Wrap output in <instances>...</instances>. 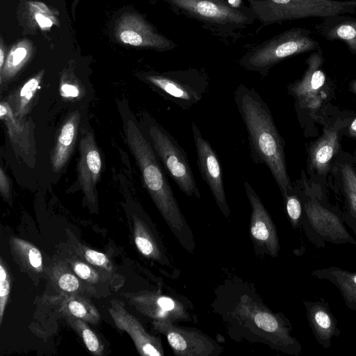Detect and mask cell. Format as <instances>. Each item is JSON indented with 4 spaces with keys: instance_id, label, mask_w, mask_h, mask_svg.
<instances>
[{
    "instance_id": "836d02e7",
    "label": "cell",
    "mask_w": 356,
    "mask_h": 356,
    "mask_svg": "<svg viewBox=\"0 0 356 356\" xmlns=\"http://www.w3.org/2000/svg\"><path fill=\"white\" fill-rule=\"evenodd\" d=\"M59 287L65 291L73 292L76 291L80 286L79 280L70 273H64L60 275L57 280Z\"/></svg>"
},
{
    "instance_id": "9a60e30c",
    "label": "cell",
    "mask_w": 356,
    "mask_h": 356,
    "mask_svg": "<svg viewBox=\"0 0 356 356\" xmlns=\"http://www.w3.org/2000/svg\"><path fill=\"white\" fill-rule=\"evenodd\" d=\"M108 312L116 327L131 337L138 353L143 356H163L164 350L159 337L146 332L140 322L124 307L120 300H112Z\"/></svg>"
},
{
    "instance_id": "7a4b0ae2",
    "label": "cell",
    "mask_w": 356,
    "mask_h": 356,
    "mask_svg": "<svg viewBox=\"0 0 356 356\" xmlns=\"http://www.w3.org/2000/svg\"><path fill=\"white\" fill-rule=\"evenodd\" d=\"M124 133L140 170L144 187L179 243L188 252H193L195 243L193 232L182 214L151 143L131 120L127 121Z\"/></svg>"
},
{
    "instance_id": "d6986e66",
    "label": "cell",
    "mask_w": 356,
    "mask_h": 356,
    "mask_svg": "<svg viewBox=\"0 0 356 356\" xmlns=\"http://www.w3.org/2000/svg\"><path fill=\"white\" fill-rule=\"evenodd\" d=\"M80 118L79 111L72 113L60 129L50 159L52 170L55 172L63 169L71 156L78 134Z\"/></svg>"
},
{
    "instance_id": "d590c367",
    "label": "cell",
    "mask_w": 356,
    "mask_h": 356,
    "mask_svg": "<svg viewBox=\"0 0 356 356\" xmlns=\"http://www.w3.org/2000/svg\"><path fill=\"white\" fill-rule=\"evenodd\" d=\"M10 180L3 169L0 168V191L3 197L8 200L10 197Z\"/></svg>"
},
{
    "instance_id": "8fae6325",
    "label": "cell",
    "mask_w": 356,
    "mask_h": 356,
    "mask_svg": "<svg viewBox=\"0 0 356 356\" xmlns=\"http://www.w3.org/2000/svg\"><path fill=\"white\" fill-rule=\"evenodd\" d=\"M191 130L196 149L197 165L201 177L209 186L220 211L224 216L228 217L230 209L226 197L219 159L195 122H191Z\"/></svg>"
},
{
    "instance_id": "8d00e7d4",
    "label": "cell",
    "mask_w": 356,
    "mask_h": 356,
    "mask_svg": "<svg viewBox=\"0 0 356 356\" xmlns=\"http://www.w3.org/2000/svg\"><path fill=\"white\" fill-rule=\"evenodd\" d=\"M62 95L64 97H76L79 95L77 87L70 83H63L60 87Z\"/></svg>"
},
{
    "instance_id": "ffe728a7",
    "label": "cell",
    "mask_w": 356,
    "mask_h": 356,
    "mask_svg": "<svg viewBox=\"0 0 356 356\" xmlns=\"http://www.w3.org/2000/svg\"><path fill=\"white\" fill-rule=\"evenodd\" d=\"M134 238L139 252L146 257L163 265H170L164 247L157 234L142 218L133 216Z\"/></svg>"
},
{
    "instance_id": "44dd1931",
    "label": "cell",
    "mask_w": 356,
    "mask_h": 356,
    "mask_svg": "<svg viewBox=\"0 0 356 356\" xmlns=\"http://www.w3.org/2000/svg\"><path fill=\"white\" fill-rule=\"evenodd\" d=\"M311 275L317 279L329 280L335 285L346 307L356 315V272L330 266L314 270Z\"/></svg>"
},
{
    "instance_id": "e575fe53",
    "label": "cell",
    "mask_w": 356,
    "mask_h": 356,
    "mask_svg": "<svg viewBox=\"0 0 356 356\" xmlns=\"http://www.w3.org/2000/svg\"><path fill=\"white\" fill-rule=\"evenodd\" d=\"M73 270L80 278L84 280L94 281L96 278L92 270L83 262H74L73 264Z\"/></svg>"
},
{
    "instance_id": "3957f363",
    "label": "cell",
    "mask_w": 356,
    "mask_h": 356,
    "mask_svg": "<svg viewBox=\"0 0 356 356\" xmlns=\"http://www.w3.org/2000/svg\"><path fill=\"white\" fill-rule=\"evenodd\" d=\"M232 315L245 326L259 332L274 349L295 356L302 353L301 344L291 335V324L282 313H273L252 297L243 296Z\"/></svg>"
},
{
    "instance_id": "f546056e",
    "label": "cell",
    "mask_w": 356,
    "mask_h": 356,
    "mask_svg": "<svg viewBox=\"0 0 356 356\" xmlns=\"http://www.w3.org/2000/svg\"><path fill=\"white\" fill-rule=\"evenodd\" d=\"M292 190L282 197L288 219L292 227L298 229L301 226L303 205L298 196L292 193Z\"/></svg>"
},
{
    "instance_id": "7c38bea8",
    "label": "cell",
    "mask_w": 356,
    "mask_h": 356,
    "mask_svg": "<svg viewBox=\"0 0 356 356\" xmlns=\"http://www.w3.org/2000/svg\"><path fill=\"white\" fill-rule=\"evenodd\" d=\"M243 186L252 209L250 232L253 244L259 251L276 257L280 249L276 227L250 183L245 180Z\"/></svg>"
},
{
    "instance_id": "83f0119b",
    "label": "cell",
    "mask_w": 356,
    "mask_h": 356,
    "mask_svg": "<svg viewBox=\"0 0 356 356\" xmlns=\"http://www.w3.org/2000/svg\"><path fill=\"white\" fill-rule=\"evenodd\" d=\"M13 249L24 265L40 272L42 270V257L40 251L33 245L19 238H13Z\"/></svg>"
},
{
    "instance_id": "cb8c5ba5",
    "label": "cell",
    "mask_w": 356,
    "mask_h": 356,
    "mask_svg": "<svg viewBox=\"0 0 356 356\" xmlns=\"http://www.w3.org/2000/svg\"><path fill=\"white\" fill-rule=\"evenodd\" d=\"M341 172L348 210L345 221L356 234V172L350 165L343 164Z\"/></svg>"
},
{
    "instance_id": "5b68a950",
    "label": "cell",
    "mask_w": 356,
    "mask_h": 356,
    "mask_svg": "<svg viewBox=\"0 0 356 356\" xmlns=\"http://www.w3.org/2000/svg\"><path fill=\"white\" fill-rule=\"evenodd\" d=\"M256 15L267 23L311 17L355 13L356 0H248Z\"/></svg>"
},
{
    "instance_id": "d4e9b609",
    "label": "cell",
    "mask_w": 356,
    "mask_h": 356,
    "mask_svg": "<svg viewBox=\"0 0 356 356\" xmlns=\"http://www.w3.org/2000/svg\"><path fill=\"white\" fill-rule=\"evenodd\" d=\"M31 47L26 40L15 45L6 59L4 65L0 70L1 84L13 78L27 62L31 55Z\"/></svg>"
},
{
    "instance_id": "ba28073f",
    "label": "cell",
    "mask_w": 356,
    "mask_h": 356,
    "mask_svg": "<svg viewBox=\"0 0 356 356\" xmlns=\"http://www.w3.org/2000/svg\"><path fill=\"white\" fill-rule=\"evenodd\" d=\"M340 214L325 207L315 199L305 200L301 226L308 240L315 246L325 247V242L340 245H356Z\"/></svg>"
},
{
    "instance_id": "8992f818",
    "label": "cell",
    "mask_w": 356,
    "mask_h": 356,
    "mask_svg": "<svg viewBox=\"0 0 356 356\" xmlns=\"http://www.w3.org/2000/svg\"><path fill=\"white\" fill-rule=\"evenodd\" d=\"M147 133L153 149L167 174L185 195L200 198L201 194L185 150L156 122L149 124Z\"/></svg>"
},
{
    "instance_id": "2e32d148",
    "label": "cell",
    "mask_w": 356,
    "mask_h": 356,
    "mask_svg": "<svg viewBox=\"0 0 356 356\" xmlns=\"http://www.w3.org/2000/svg\"><path fill=\"white\" fill-rule=\"evenodd\" d=\"M80 157L77 163V177L79 186L88 202L96 205V186L102 171V159L95 136L86 132L79 142Z\"/></svg>"
},
{
    "instance_id": "9c48e42d",
    "label": "cell",
    "mask_w": 356,
    "mask_h": 356,
    "mask_svg": "<svg viewBox=\"0 0 356 356\" xmlns=\"http://www.w3.org/2000/svg\"><path fill=\"white\" fill-rule=\"evenodd\" d=\"M188 16L215 28H241L252 22L254 16L228 3L225 0H168Z\"/></svg>"
},
{
    "instance_id": "7402d4cb",
    "label": "cell",
    "mask_w": 356,
    "mask_h": 356,
    "mask_svg": "<svg viewBox=\"0 0 356 356\" xmlns=\"http://www.w3.org/2000/svg\"><path fill=\"white\" fill-rule=\"evenodd\" d=\"M343 15L324 17L320 30L327 40H342L356 54V19Z\"/></svg>"
},
{
    "instance_id": "4fadbf2b",
    "label": "cell",
    "mask_w": 356,
    "mask_h": 356,
    "mask_svg": "<svg viewBox=\"0 0 356 356\" xmlns=\"http://www.w3.org/2000/svg\"><path fill=\"white\" fill-rule=\"evenodd\" d=\"M124 296L140 313L153 321L175 323L191 320L186 307L173 297L147 291L125 293Z\"/></svg>"
},
{
    "instance_id": "74e56055",
    "label": "cell",
    "mask_w": 356,
    "mask_h": 356,
    "mask_svg": "<svg viewBox=\"0 0 356 356\" xmlns=\"http://www.w3.org/2000/svg\"><path fill=\"white\" fill-rule=\"evenodd\" d=\"M348 133L352 137L356 138V118L348 127Z\"/></svg>"
},
{
    "instance_id": "f35d334b",
    "label": "cell",
    "mask_w": 356,
    "mask_h": 356,
    "mask_svg": "<svg viewBox=\"0 0 356 356\" xmlns=\"http://www.w3.org/2000/svg\"><path fill=\"white\" fill-rule=\"evenodd\" d=\"M5 53L3 51V47H1L0 48V70H2L3 65H4V63H5Z\"/></svg>"
},
{
    "instance_id": "f1b7e54d",
    "label": "cell",
    "mask_w": 356,
    "mask_h": 356,
    "mask_svg": "<svg viewBox=\"0 0 356 356\" xmlns=\"http://www.w3.org/2000/svg\"><path fill=\"white\" fill-rule=\"evenodd\" d=\"M40 79L41 75L33 77L21 88L15 104L16 111L14 113L17 118H20L27 113L29 105L39 87Z\"/></svg>"
},
{
    "instance_id": "e0dca14e",
    "label": "cell",
    "mask_w": 356,
    "mask_h": 356,
    "mask_svg": "<svg viewBox=\"0 0 356 356\" xmlns=\"http://www.w3.org/2000/svg\"><path fill=\"white\" fill-rule=\"evenodd\" d=\"M115 35L122 42L136 47L169 49L174 44L154 31L141 17L126 13L117 22Z\"/></svg>"
},
{
    "instance_id": "484cf974",
    "label": "cell",
    "mask_w": 356,
    "mask_h": 356,
    "mask_svg": "<svg viewBox=\"0 0 356 356\" xmlns=\"http://www.w3.org/2000/svg\"><path fill=\"white\" fill-rule=\"evenodd\" d=\"M62 310L65 314L77 317L86 323L97 324L100 315L95 306L87 300L76 296H70L61 303Z\"/></svg>"
},
{
    "instance_id": "277c9868",
    "label": "cell",
    "mask_w": 356,
    "mask_h": 356,
    "mask_svg": "<svg viewBox=\"0 0 356 356\" xmlns=\"http://www.w3.org/2000/svg\"><path fill=\"white\" fill-rule=\"evenodd\" d=\"M311 31L296 27L277 35L245 54L240 60L248 70L266 76L277 63L287 57L314 51L320 46Z\"/></svg>"
},
{
    "instance_id": "d6a6232c",
    "label": "cell",
    "mask_w": 356,
    "mask_h": 356,
    "mask_svg": "<svg viewBox=\"0 0 356 356\" xmlns=\"http://www.w3.org/2000/svg\"><path fill=\"white\" fill-rule=\"evenodd\" d=\"M83 257L88 263L94 266L101 267L107 270L112 269L109 259L102 252L92 249H86L83 252Z\"/></svg>"
},
{
    "instance_id": "52a82bcc",
    "label": "cell",
    "mask_w": 356,
    "mask_h": 356,
    "mask_svg": "<svg viewBox=\"0 0 356 356\" xmlns=\"http://www.w3.org/2000/svg\"><path fill=\"white\" fill-rule=\"evenodd\" d=\"M144 79L165 99L184 110H188L204 97L209 81L196 69L148 74Z\"/></svg>"
},
{
    "instance_id": "603a6c76",
    "label": "cell",
    "mask_w": 356,
    "mask_h": 356,
    "mask_svg": "<svg viewBox=\"0 0 356 356\" xmlns=\"http://www.w3.org/2000/svg\"><path fill=\"white\" fill-rule=\"evenodd\" d=\"M339 140L337 132L333 129L325 130L323 134L310 148V165L319 175L330 170V162L338 152Z\"/></svg>"
},
{
    "instance_id": "ab89813d",
    "label": "cell",
    "mask_w": 356,
    "mask_h": 356,
    "mask_svg": "<svg viewBox=\"0 0 356 356\" xmlns=\"http://www.w3.org/2000/svg\"><path fill=\"white\" fill-rule=\"evenodd\" d=\"M350 87L352 92L356 95V80L352 81V83L350 85Z\"/></svg>"
},
{
    "instance_id": "6da1fadb",
    "label": "cell",
    "mask_w": 356,
    "mask_h": 356,
    "mask_svg": "<svg viewBox=\"0 0 356 356\" xmlns=\"http://www.w3.org/2000/svg\"><path fill=\"white\" fill-rule=\"evenodd\" d=\"M234 99L247 131L252 160L268 168L285 195L293 189L286 168L285 143L268 106L255 89L244 84L234 90Z\"/></svg>"
},
{
    "instance_id": "30bf717a",
    "label": "cell",
    "mask_w": 356,
    "mask_h": 356,
    "mask_svg": "<svg viewBox=\"0 0 356 356\" xmlns=\"http://www.w3.org/2000/svg\"><path fill=\"white\" fill-rule=\"evenodd\" d=\"M153 327L165 337L176 355L216 356L221 351L214 339L198 330L161 321H153Z\"/></svg>"
},
{
    "instance_id": "4316f807",
    "label": "cell",
    "mask_w": 356,
    "mask_h": 356,
    "mask_svg": "<svg viewBox=\"0 0 356 356\" xmlns=\"http://www.w3.org/2000/svg\"><path fill=\"white\" fill-rule=\"evenodd\" d=\"M65 316L66 321L80 335L87 349L95 355H102L103 344L87 323L68 314Z\"/></svg>"
},
{
    "instance_id": "5bb4252c",
    "label": "cell",
    "mask_w": 356,
    "mask_h": 356,
    "mask_svg": "<svg viewBox=\"0 0 356 356\" xmlns=\"http://www.w3.org/2000/svg\"><path fill=\"white\" fill-rule=\"evenodd\" d=\"M323 62V51L319 47L306 60L307 67L302 77L288 86V92L294 97L298 107L314 108L320 104L318 93L325 83Z\"/></svg>"
},
{
    "instance_id": "1f68e13d",
    "label": "cell",
    "mask_w": 356,
    "mask_h": 356,
    "mask_svg": "<svg viewBox=\"0 0 356 356\" xmlns=\"http://www.w3.org/2000/svg\"><path fill=\"white\" fill-rule=\"evenodd\" d=\"M31 10L34 18L42 29L50 28L54 24V19L51 17L50 11L45 5L40 3H32Z\"/></svg>"
},
{
    "instance_id": "ac0fdd59",
    "label": "cell",
    "mask_w": 356,
    "mask_h": 356,
    "mask_svg": "<svg viewBox=\"0 0 356 356\" xmlns=\"http://www.w3.org/2000/svg\"><path fill=\"white\" fill-rule=\"evenodd\" d=\"M307 318L316 341L324 349L331 346L333 337L341 334L338 321L324 298L318 300H303Z\"/></svg>"
},
{
    "instance_id": "4dcf8cb0",
    "label": "cell",
    "mask_w": 356,
    "mask_h": 356,
    "mask_svg": "<svg viewBox=\"0 0 356 356\" xmlns=\"http://www.w3.org/2000/svg\"><path fill=\"white\" fill-rule=\"evenodd\" d=\"M10 291V278L2 258L0 259V325L3 318Z\"/></svg>"
}]
</instances>
